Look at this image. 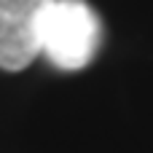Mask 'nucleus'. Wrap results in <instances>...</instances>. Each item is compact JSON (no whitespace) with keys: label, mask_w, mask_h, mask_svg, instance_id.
I'll return each mask as SVG.
<instances>
[{"label":"nucleus","mask_w":153,"mask_h":153,"mask_svg":"<svg viewBox=\"0 0 153 153\" xmlns=\"http://www.w3.org/2000/svg\"><path fill=\"white\" fill-rule=\"evenodd\" d=\"M102 24L86 0H56L43 30V54L59 70L75 73L94 62Z\"/></svg>","instance_id":"f257e3e1"},{"label":"nucleus","mask_w":153,"mask_h":153,"mask_svg":"<svg viewBox=\"0 0 153 153\" xmlns=\"http://www.w3.org/2000/svg\"><path fill=\"white\" fill-rule=\"evenodd\" d=\"M56 0H0V70L19 73L43 51V30Z\"/></svg>","instance_id":"f03ea898"}]
</instances>
